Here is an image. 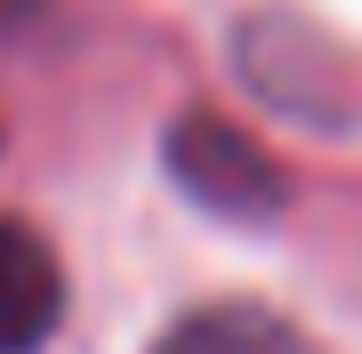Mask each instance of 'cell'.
Listing matches in <instances>:
<instances>
[{
	"mask_svg": "<svg viewBox=\"0 0 362 354\" xmlns=\"http://www.w3.org/2000/svg\"><path fill=\"white\" fill-rule=\"evenodd\" d=\"M161 161L177 177V194L209 218H233V225H274L290 201V177L282 161L266 153L250 129H233L226 113H177L161 137Z\"/></svg>",
	"mask_w": 362,
	"mask_h": 354,
	"instance_id": "cell-1",
	"label": "cell"
},
{
	"mask_svg": "<svg viewBox=\"0 0 362 354\" xmlns=\"http://www.w3.org/2000/svg\"><path fill=\"white\" fill-rule=\"evenodd\" d=\"M153 354H330V346L266 298H209V306H185L153 338Z\"/></svg>",
	"mask_w": 362,
	"mask_h": 354,
	"instance_id": "cell-3",
	"label": "cell"
},
{
	"mask_svg": "<svg viewBox=\"0 0 362 354\" xmlns=\"http://www.w3.org/2000/svg\"><path fill=\"white\" fill-rule=\"evenodd\" d=\"M65 322V266L33 225L0 218V354H40Z\"/></svg>",
	"mask_w": 362,
	"mask_h": 354,
	"instance_id": "cell-2",
	"label": "cell"
}]
</instances>
